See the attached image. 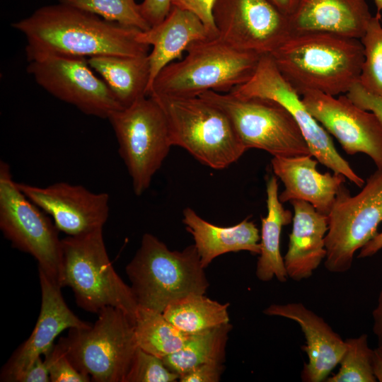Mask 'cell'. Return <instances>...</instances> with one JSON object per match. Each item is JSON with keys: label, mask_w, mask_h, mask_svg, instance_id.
<instances>
[{"label": "cell", "mask_w": 382, "mask_h": 382, "mask_svg": "<svg viewBox=\"0 0 382 382\" xmlns=\"http://www.w3.org/2000/svg\"><path fill=\"white\" fill-rule=\"evenodd\" d=\"M11 26L25 37L26 53L51 52L85 58L149 54V46L138 40L141 30L60 2L38 8Z\"/></svg>", "instance_id": "6da1fadb"}, {"label": "cell", "mask_w": 382, "mask_h": 382, "mask_svg": "<svg viewBox=\"0 0 382 382\" xmlns=\"http://www.w3.org/2000/svg\"><path fill=\"white\" fill-rule=\"evenodd\" d=\"M270 55L300 96L318 91L337 96L359 81L364 48L359 39L308 33L291 36Z\"/></svg>", "instance_id": "7a4b0ae2"}, {"label": "cell", "mask_w": 382, "mask_h": 382, "mask_svg": "<svg viewBox=\"0 0 382 382\" xmlns=\"http://www.w3.org/2000/svg\"><path fill=\"white\" fill-rule=\"evenodd\" d=\"M126 274L138 306L160 313L187 295L205 294L209 286L194 244L171 250L149 233L143 235Z\"/></svg>", "instance_id": "3957f363"}, {"label": "cell", "mask_w": 382, "mask_h": 382, "mask_svg": "<svg viewBox=\"0 0 382 382\" xmlns=\"http://www.w3.org/2000/svg\"><path fill=\"white\" fill-rule=\"evenodd\" d=\"M186 52L183 59L161 71L149 96L197 97L209 91L229 93L252 76L261 57L237 50L218 37L196 42Z\"/></svg>", "instance_id": "277c9868"}, {"label": "cell", "mask_w": 382, "mask_h": 382, "mask_svg": "<svg viewBox=\"0 0 382 382\" xmlns=\"http://www.w3.org/2000/svg\"><path fill=\"white\" fill-rule=\"evenodd\" d=\"M149 96L164 112L172 145L183 148L201 163L224 169L247 150L226 115L202 98Z\"/></svg>", "instance_id": "5b68a950"}, {"label": "cell", "mask_w": 382, "mask_h": 382, "mask_svg": "<svg viewBox=\"0 0 382 382\" xmlns=\"http://www.w3.org/2000/svg\"><path fill=\"white\" fill-rule=\"evenodd\" d=\"M63 287L71 288L78 306L98 313L111 306L133 322L138 304L132 291L115 270L107 253L103 228L62 239Z\"/></svg>", "instance_id": "8992f818"}, {"label": "cell", "mask_w": 382, "mask_h": 382, "mask_svg": "<svg viewBox=\"0 0 382 382\" xmlns=\"http://www.w3.org/2000/svg\"><path fill=\"white\" fill-rule=\"evenodd\" d=\"M93 325L71 328L57 344L80 372L96 382H124L138 347L134 322L121 309L105 307Z\"/></svg>", "instance_id": "52a82bcc"}, {"label": "cell", "mask_w": 382, "mask_h": 382, "mask_svg": "<svg viewBox=\"0 0 382 382\" xmlns=\"http://www.w3.org/2000/svg\"><path fill=\"white\" fill-rule=\"evenodd\" d=\"M199 97L226 115L247 150H264L273 157L312 156L296 120L279 103L212 91Z\"/></svg>", "instance_id": "ba28073f"}, {"label": "cell", "mask_w": 382, "mask_h": 382, "mask_svg": "<svg viewBox=\"0 0 382 382\" xmlns=\"http://www.w3.org/2000/svg\"><path fill=\"white\" fill-rule=\"evenodd\" d=\"M0 228L13 248L35 257L54 284L63 287V250L59 231L43 210L13 180L9 165L0 163Z\"/></svg>", "instance_id": "9c48e42d"}, {"label": "cell", "mask_w": 382, "mask_h": 382, "mask_svg": "<svg viewBox=\"0 0 382 382\" xmlns=\"http://www.w3.org/2000/svg\"><path fill=\"white\" fill-rule=\"evenodd\" d=\"M108 120L133 191L140 196L150 186L173 146L164 112L156 100L148 96L113 112Z\"/></svg>", "instance_id": "30bf717a"}, {"label": "cell", "mask_w": 382, "mask_h": 382, "mask_svg": "<svg viewBox=\"0 0 382 382\" xmlns=\"http://www.w3.org/2000/svg\"><path fill=\"white\" fill-rule=\"evenodd\" d=\"M381 222L382 168H377L356 195L340 187L328 215L325 267L334 273L348 271L356 251L375 237Z\"/></svg>", "instance_id": "8fae6325"}, {"label": "cell", "mask_w": 382, "mask_h": 382, "mask_svg": "<svg viewBox=\"0 0 382 382\" xmlns=\"http://www.w3.org/2000/svg\"><path fill=\"white\" fill-rule=\"evenodd\" d=\"M28 72L57 99L86 115L108 119L123 108L87 58L51 52H27Z\"/></svg>", "instance_id": "7c38bea8"}, {"label": "cell", "mask_w": 382, "mask_h": 382, "mask_svg": "<svg viewBox=\"0 0 382 382\" xmlns=\"http://www.w3.org/2000/svg\"><path fill=\"white\" fill-rule=\"evenodd\" d=\"M229 93L241 97L266 98L279 103L293 116L312 156L319 163L334 173L343 175L357 186H364V180L338 153L329 133L308 110L301 96L282 75L270 54L262 55L252 76Z\"/></svg>", "instance_id": "4fadbf2b"}, {"label": "cell", "mask_w": 382, "mask_h": 382, "mask_svg": "<svg viewBox=\"0 0 382 382\" xmlns=\"http://www.w3.org/2000/svg\"><path fill=\"white\" fill-rule=\"evenodd\" d=\"M218 38L247 52L271 54L291 36L289 16L269 0H216Z\"/></svg>", "instance_id": "5bb4252c"}, {"label": "cell", "mask_w": 382, "mask_h": 382, "mask_svg": "<svg viewBox=\"0 0 382 382\" xmlns=\"http://www.w3.org/2000/svg\"><path fill=\"white\" fill-rule=\"evenodd\" d=\"M301 99L313 117L349 155L363 153L382 168V125L371 112L356 105L346 94L308 91Z\"/></svg>", "instance_id": "9a60e30c"}, {"label": "cell", "mask_w": 382, "mask_h": 382, "mask_svg": "<svg viewBox=\"0 0 382 382\" xmlns=\"http://www.w3.org/2000/svg\"><path fill=\"white\" fill-rule=\"evenodd\" d=\"M24 195L50 215L58 230L77 236L103 228L109 216V195L65 182L46 187L18 183Z\"/></svg>", "instance_id": "2e32d148"}, {"label": "cell", "mask_w": 382, "mask_h": 382, "mask_svg": "<svg viewBox=\"0 0 382 382\" xmlns=\"http://www.w3.org/2000/svg\"><path fill=\"white\" fill-rule=\"evenodd\" d=\"M41 288V307L35 326L30 335L2 367L1 381L13 382L38 357L54 346L56 337L64 330L86 328L91 325L79 319L68 307L61 287L38 269Z\"/></svg>", "instance_id": "e0dca14e"}, {"label": "cell", "mask_w": 382, "mask_h": 382, "mask_svg": "<svg viewBox=\"0 0 382 382\" xmlns=\"http://www.w3.org/2000/svg\"><path fill=\"white\" fill-rule=\"evenodd\" d=\"M263 313L297 323L306 338L302 350L308 356L301 371L304 382L325 381L340 364L346 348L345 340L335 332L324 319L301 303L271 304Z\"/></svg>", "instance_id": "ac0fdd59"}, {"label": "cell", "mask_w": 382, "mask_h": 382, "mask_svg": "<svg viewBox=\"0 0 382 382\" xmlns=\"http://www.w3.org/2000/svg\"><path fill=\"white\" fill-rule=\"evenodd\" d=\"M372 17L366 0H299L289 16L291 36L328 33L360 40Z\"/></svg>", "instance_id": "d6986e66"}, {"label": "cell", "mask_w": 382, "mask_h": 382, "mask_svg": "<svg viewBox=\"0 0 382 382\" xmlns=\"http://www.w3.org/2000/svg\"><path fill=\"white\" fill-rule=\"evenodd\" d=\"M311 157L272 158V170L284 185L279 199L282 203L294 199L307 202L318 212L328 216L346 178L334 172L320 173L317 170L318 161Z\"/></svg>", "instance_id": "ffe728a7"}, {"label": "cell", "mask_w": 382, "mask_h": 382, "mask_svg": "<svg viewBox=\"0 0 382 382\" xmlns=\"http://www.w3.org/2000/svg\"><path fill=\"white\" fill-rule=\"evenodd\" d=\"M289 202L294 208L293 225L284 262L288 277L298 282L309 278L325 257L328 216L307 202Z\"/></svg>", "instance_id": "44dd1931"}, {"label": "cell", "mask_w": 382, "mask_h": 382, "mask_svg": "<svg viewBox=\"0 0 382 382\" xmlns=\"http://www.w3.org/2000/svg\"><path fill=\"white\" fill-rule=\"evenodd\" d=\"M211 39L200 19L191 12L172 6L165 19L145 31H140L138 40L152 47L148 54L150 64L149 94L152 84L161 72L193 43Z\"/></svg>", "instance_id": "7402d4cb"}, {"label": "cell", "mask_w": 382, "mask_h": 382, "mask_svg": "<svg viewBox=\"0 0 382 382\" xmlns=\"http://www.w3.org/2000/svg\"><path fill=\"white\" fill-rule=\"evenodd\" d=\"M185 229L194 240L205 269L217 257L231 252L248 251L259 255L260 234L255 223L245 219L231 226H219L199 216L192 208L183 212Z\"/></svg>", "instance_id": "603a6c76"}, {"label": "cell", "mask_w": 382, "mask_h": 382, "mask_svg": "<svg viewBox=\"0 0 382 382\" xmlns=\"http://www.w3.org/2000/svg\"><path fill=\"white\" fill-rule=\"evenodd\" d=\"M87 59L123 108L148 96L150 80L148 54L138 57L100 55Z\"/></svg>", "instance_id": "cb8c5ba5"}, {"label": "cell", "mask_w": 382, "mask_h": 382, "mask_svg": "<svg viewBox=\"0 0 382 382\" xmlns=\"http://www.w3.org/2000/svg\"><path fill=\"white\" fill-rule=\"evenodd\" d=\"M278 188L277 178L270 176L266 184L267 214L261 218L260 250L255 270L256 277L262 282L276 277L285 282L288 277L279 244L282 227L289 224L293 216L280 202Z\"/></svg>", "instance_id": "d4e9b609"}, {"label": "cell", "mask_w": 382, "mask_h": 382, "mask_svg": "<svg viewBox=\"0 0 382 382\" xmlns=\"http://www.w3.org/2000/svg\"><path fill=\"white\" fill-rule=\"evenodd\" d=\"M228 306L194 293L172 302L162 313L180 330L192 335L230 323Z\"/></svg>", "instance_id": "484cf974"}, {"label": "cell", "mask_w": 382, "mask_h": 382, "mask_svg": "<svg viewBox=\"0 0 382 382\" xmlns=\"http://www.w3.org/2000/svg\"><path fill=\"white\" fill-rule=\"evenodd\" d=\"M230 323L190 335L181 349L163 358L165 365L180 376L204 364L224 363Z\"/></svg>", "instance_id": "4316f807"}, {"label": "cell", "mask_w": 382, "mask_h": 382, "mask_svg": "<svg viewBox=\"0 0 382 382\" xmlns=\"http://www.w3.org/2000/svg\"><path fill=\"white\" fill-rule=\"evenodd\" d=\"M134 329L138 347L162 359L181 349L190 335L169 322L162 313L141 306L137 308Z\"/></svg>", "instance_id": "83f0119b"}, {"label": "cell", "mask_w": 382, "mask_h": 382, "mask_svg": "<svg viewBox=\"0 0 382 382\" xmlns=\"http://www.w3.org/2000/svg\"><path fill=\"white\" fill-rule=\"evenodd\" d=\"M346 348L340 361L337 374L326 382H376L373 369V352L368 343V335L345 340Z\"/></svg>", "instance_id": "f1b7e54d"}, {"label": "cell", "mask_w": 382, "mask_h": 382, "mask_svg": "<svg viewBox=\"0 0 382 382\" xmlns=\"http://www.w3.org/2000/svg\"><path fill=\"white\" fill-rule=\"evenodd\" d=\"M359 40L364 60L359 83L367 91L382 96V25L378 13L372 17Z\"/></svg>", "instance_id": "f546056e"}, {"label": "cell", "mask_w": 382, "mask_h": 382, "mask_svg": "<svg viewBox=\"0 0 382 382\" xmlns=\"http://www.w3.org/2000/svg\"><path fill=\"white\" fill-rule=\"evenodd\" d=\"M59 2L124 26L141 31L150 28L135 0H59Z\"/></svg>", "instance_id": "4dcf8cb0"}, {"label": "cell", "mask_w": 382, "mask_h": 382, "mask_svg": "<svg viewBox=\"0 0 382 382\" xmlns=\"http://www.w3.org/2000/svg\"><path fill=\"white\" fill-rule=\"evenodd\" d=\"M179 378L180 376L170 371L162 358L138 347L124 382H175Z\"/></svg>", "instance_id": "1f68e13d"}, {"label": "cell", "mask_w": 382, "mask_h": 382, "mask_svg": "<svg viewBox=\"0 0 382 382\" xmlns=\"http://www.w3.org/2000/svg\"><path fill=\"white\" fill-rule=\"evenodd\" d=\"M51 382H89L91 378L76 369L58 344L45 354Z\"/></svg>", "instance_id": "d6a6232c"}, {"label": "cell", "mask_w": 382, "mask_h": 382, "mask_svg": "<svg viewBox=\"0 0 382 382\" xmlns=\"http://www.w3.org/2000/svg\"><path fill=\"white\" fill-rule=\"evenodd\" d=\"M216 0H172V6L192 13L204 24L211 39L218 37L213 10Z\"/></svg>", "instance_id": "836d02e7"}, {"label": "cell", "mask_w": 382, "mask_h": 382, "mask_svg": "<svg viewBox=\"0 0 382 382\" xmlns=\"http://www.w3.org/2000/svg\"><path fill=\"white\" fill-rule=\"evenodd\" d=\"M346 95L356 105L374 113L382 125V96L367 91L359 81L352 85Z\"/></svg>", "instance_id": "e575fe53"}, {"label": "cell", "mask_w": 382, "mask_h": 382, "mask_svg": "<svg viewBox=\"0 0 382 382\" xmlns=\"http://www.w3.org/2000/svg\"><path fill=\"white\" fill-rule=\"evenodd\" d=\"M224 370V363L213 362L204 364L181 375L179 381L219 382Z\"/></svg>", "instance_id": "d590c367"}, {"label": "cell", "mask_w": 382, "mask_h": 382, "mask_svg": "<svg viewBox=\"0 0 382 382\" xmlns=\"http://www.w3.org/2000/svg\"><path fill=\"white\" fill-rule=\"evenodd\" d=\"M172 8V0H143L139 10L150 27L163 21Z\"/></svg>", "instance_id": "8d00e7d4"}, {"label": "cell", "mask_w": 382, "mask_h": 382, "mask_svg": "<svg viewBox=\"0 0 382 382\" xmlns=\"http://www.w3.org/2000/svg\"><path fill=\"white\" fill-rule=\"evenodd\" d=\"M48 364L38 357L28 369L18 374L13 382H50Z\"/></svg>", "instance_id": "74e56055"}, {"label": "cell", "mask_w": 382, "mask_h": 382, "mask_svg": "<svg viewBox=\"0 0 382 382\" xmlns=\"http://www.w3.org/2000/svg\"><path fill=\"white\" fill-rule=\"evenodd\" d=\"M373 331L377 337L378 344L382 346V288L379 293L377 304L372 313Z\"/></svg>", "instance_id": "f35d334b"}, {"label": "cell", "mask_w": 382, "mask_h": 382, "mask_svg": "<svg viewBox=\"0 0 382 382\" xmlns=\"http://www.w3.org/2000/svg\"><path fill=\"white\" fill-rule=\"evenodd\" d=\"M382 249V231L378 233L374 238L360 249L359 258L371 257Z\"/></svg>", "instance_id": "ab89813d"}, {"label": "cell", "mask_w": 382, "mask_h": 382, "mask_svg": "<svg viewBox=\"0 0 382 382\" xmlns=\"http://www.w3.org/2000/svg\"><path fill=\"white\" fill-rule=\"evenodd\" d=\"M281 11L290 16L296 10L299 0H269Z\"/></svg>", "instance_id": "60d3db41"}, {"label": "cell", "mask_w": 382, "mask_h": 382, "mask_svg": "<svg viewBox=\"0 0 382 382\" xmlns=\"http://www.w3.org/2000/svg\"><path fill=\"white\" fill-rule=\"evenodd\" d=\"M373 369L376 380L382 382V346L378 345L374 349Z\"/></svg>", "instance_id": "b9f144b4"}, {"label": "cell", "mask_w": 382, "mask_h": 382, "mask_svg": "<svg viewBox=\"0 0 382 382\" xmlns=\"http://www.w3.org/2000/svg\"><path fill=\"white\" fill-rule=\"evenodd\" d=\"M374 2L379 13L380 11H382V0H374Z\"/></svg>", "instance_id": "7bdbcfd3"}]
</instances>
